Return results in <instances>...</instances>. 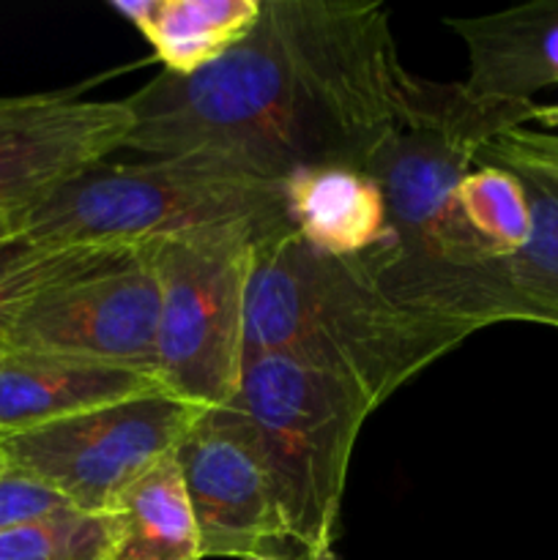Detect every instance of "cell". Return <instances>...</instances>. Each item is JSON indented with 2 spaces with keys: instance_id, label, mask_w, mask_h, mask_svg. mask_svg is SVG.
I'll use <instances>...</instances> for the list:
<instances>
[{
  "instance_id": "obj_1",
  "label": "cell",
  "mask_w": 558,
  "mask_h": 560,
  "mask_svg": "<svg viewBox=\"0 0 558 560\" xmlns=\"http://www.w3.org/2000/svg\"><path fill=\"white\" fill-rule=\"evenodd\" d=\"M410 71L372 0H263L249 36L189 77L159 71L124 98V151L217 156L266 180L367 170L403 115Z\"/></svg>"
},
{
  "instance_id": "obj_2",
  "label": "cell",
  "mask_w": 558,
  "mask_h": 560,
  "mask_svg": "<svg viewBox=\"0 0 558 560\" xmlns=\"http://www.w3.org/2000/svg\"><path fill=\"white\" fill-rule=\"evenodd\" d=\"M536 102H485L460 85L410 74L403 115L364 173L381 186L394 244L370 277L399 304L474 331L507 320L501 257L460 222L454 191L479 151L534 120Z\"/></svg>"
},
{
  "instance_id": "obj_3",
  "label": "cell",
  "mask_w": 558,
  "mask_h": 560,
  "mask_svg": "<svg viewBox=\"0 0 558 560\" xmlns=\"http://www.w3.org/2000/svg\"><path fill=\"white\" fill-rule=\"evenodd\" d=\"M470 334L476 331L465 323L394 301L359 262L310 249L290 224L257 238L246 295V359L293 355L342 377L381 408Z\"/></svg>"
},
{
  "instance_id": "obj_4",
  "label": "cell",
  "mask_w": 558,
  "mask_h": 560,
  "mask_svg": "<svg viewBox=\"0 0 558 560\" xmlns=\"http://www.w3.org/2000/svg\"><path fill=\"white\" fill-rule=\"evenodd\" d=\"M222 224H288L282 184L202 153L98 162L11 217L14 233L53 246H142Z\"/></svg>"
},
{
  "instance_id": "obj_5",
  "label": "cell",
  "mask_w": 558,
  "mask_h": 560,
  "mask_svg": "<svg viewBox=\"0 0 558 560\" xmlns=\"http://www.w3.org/2000/svg\"><path fill=\"white\" fill-rule=\"evenodd\" d=\"M233 405L260 443L290 545L310 560H337L350 454L375 405L342 377L284 353L246 359Z\"/></svg>"
},
{
  "instance_id": "obj_6",
  "label": "cell",
  "mask_w": 558,
  "mask_h": 560,
  "mask_svg": "<svg viewBox=\"0 0 558 560\" xmlns=\"http://www.w3.org/2000/svg\"><path fill=\"white\" fill-rule=\"evenodd\" d=\"M271 230L222 224L156 241V375L175 397L208 410L233 405L244 377L252 260Z\"/></svg>"
},
{
  "instance_id": "obj_7",
  "label": "cell",
  "mask_w": 558,
  "mask_h": 560,
  "mask_svg": "<svg viewBox=\"0 0 558 560\" xmlns=\"http://www.w3.org/2000/svg\"><path fill=\"white\" fill-rule=\"evenodd\" d=\"M208 408L153 392L0 438L11 468L53 487L80 512L109 514L118 498L181 441Z\"/></svg>"
},
{
  "instance_id": "obj_8",
  "label": "cell",
  "mask_w": 558,
  "mask_h": 560,
  "mask_svg": "<svg viewBox=\"0 0 558 560\" xmlns=\"http://www.w3.org/2000/svg\"><path fill=\"white\" fill-rule=\"evenodd\" d=\"M159 304L156 244L129 246L107 266L38 295L5 342L156 375Z\"/></svg>"
},
{
  "instance_id": "obj_9",
  "label": "cell",
  "mask_w": 558,
  "mask_h": 560,
  "mask_svg": "<svg viewBox=\"0 0 558 560\" xmlns=\"http://www.w3.org/2000/svg\"><path fill=\"white\" fill-rule=\"evenodd\" d=\"M202 558L249 560L290 545L266 457L235 405L206 410L175 452Z\"/></svg>"
},
{
  "instance_id": "obj_10",
  "label": "cell",
  "mask_w": 558,
  "mask_h": 560,
  "mask_svg": "<svg viewBox=\"0 0 558 560\" xmlns=\"http://www.w3.org/2000/svg\"><path fill=\"white\" fill-rule=\"evenodd\" d=\"M135 118L120 102L71 93L0 98V217H16L60 184L124 151Z\"/></svg>"
},
{
  "instance_id": "obj_11",
  "label": "cell",
  "mask_w": 558,
  "mask_h": 560,
  "mask_svg": "<svg viewBox=\"0 0 558 560\" xmlns=\"http://www.w3.org/2000/svg\"><path fill=\"white\" fill-rule=\"evenodd\" d=\"M153 392L167 388L148 372L0 342V438Z\"/></svg>"
},
{
  "instance_id": "obj_12",
  "label": "cell",
  "mask_w": 558,
  "mask_h": 560,
  "mask_svg": "<svg viewBox=\"0 0 558 560\" xmlns=\"http://www.w3.org/2000/svg\"><path fill=\"white\" fill-rule=\"evenodd\" d=\"M279 184L290 230L310 249L370 273L394 244L383 191L364 170L306 167Z\"/></svg>"
},
{
  "instance_id": "obj_13",
  "label": "cell",
  "mask_w": 558,
  "mask_h": 560,
  "mask_svg": "<svg viewBox=\"0 0 558 560\" xmlns=\"http://www.w3.org/2000/svg\"><path fill=\"white\" fill-rule=\"evenodd\" d=\"M446 25L468 49L470 69L463 88L470 96L528 104L542 88L558 85V0L457 16Z\"/></svg>"
},
{
  "instance_id": "obj_14",
  "label": "cell",
  "mask_w": 558,
  "mask_h": 560,
  "mask_svg": "<svg viewBox=\"0 0 558 560\" xmlns=\"http://www.w3.org/2000/svg\"><path fill=\"white\" fill-rule=\"evenodd\" d=\"M109 9L140 31L164 71L189 77L249 36L263 0H113Z\"/></svg>"
},
{
  "instance_id": "obj_15",
  "label": "cell",
  "mask_w": 558,
  "mask_h": 560,
  "mask_svg": "<svg viewBox=\"0 0 558 560\" xmlns=\"http://www.w3.org/2000/svg\"><path fill=\"white\" fill-rule=\"evenodd\" d=\"M109 525V560H202L200 530L175 454L118 498Z\"/></svg>"
},
{
  "instance_id": "obj_16",
  "label": "cell",
  "mask_w": 558,
  "mask_h": 560,
  "mask_svg": "<svg viewBox=\"0 0 558 560\" xmlns=\"http://www.w3.org/2000/svg\"><path fill=\"white\" fill-rule=\"evenodd\" d=\"M503 164L525 186L531 206V238L514 255L501 257L509 320L558 323V175L523 162Z\"/></svg>"
},
{
  "instance_id": "obj_17",
  "label": "cell",
  "mask_w": 558,
  "mask_h": 560,
  "mask_svg": "<svg viewBox=\"0 0 558 560\" xmlns=\"http://www.w3.org/2000/svg\"><path fill=\"white\" fill-rule=\"evenodd\" d=\"M129 246H53L14 233L0 217V342L14 331L22 312L49 288L107 266Z\"/></svg>"
},
{
  "instance_id": "obj_18",
  "label": "cell",
  "mask_w": 558,
  "mask_h": 560,
  "mask_svg": "<svg viewBox=\"0 0 558 560\" xmlns=\"http://www.w3.org/2000/svg\"><path fill=\"white\" fill-rule=\"evenodd\" d=\"M460 222L490 255L509 257L531 238L525 186L503 164H476L454 191Z\"/></svg>"
},
{
  "instance_id": "obj_19",
  "label": "cell",
  "mask_w": 558,
  "mask_h": 560,
  "mask_svg": "<svg viewBox=\"0 0 558 560\" xmlns=\"http://www.w3.org/2000/svg\"><path fill=\"white\" fill-rule=\"evenodd\" d=\"M109 514L69 506L0 534V560H109Z\"/></svg>"
},
{
  "instance_id": "obj_20",
  "label": "cell",
  "mask_w": 558,
  "mask_h": 560,
  "mask_svg": "<svg viewBox=\"0 0 558 560\" xmlns=\"http://www.w3.org/2000/svg\"><path fill=\"white\" fill-rule=\"evenodd\" d=\"M69 506L71 503L44 481L11 468L9 463L5 468H0V534L33 523V520L49 517Z\"/></svg>"
},
{
  "instance_id": "obj_21",
  "label": "cell",
  "mask_w": 558,
  "mask_h": 560,
  "mask_svg": "<svg viewBox=\"0 0 558 560\" xmlns=\"http://www.w3.org/2000/svg\"><path fill=\"white\" fill-rule=\"evenodd\" d=\"M481 162H523L558 175V131H531L528 126L509 129L481 148L476 164Z\"/></svg>"
},
{
  "instance_id": "obj_22",
  "label": "cell",
  "mask_w": 558,
  "mask_h": 560,
  "mask_svg": "<svg viewBox=\"0 0 558 560\" xmlns=\"http://www.w3.org/2000/svg\"><path fill=\"white\" fill-rule=\"evenodd\" d=\"M249 560H310V558H306L295 545H282V547H277V550L260 552V556H255Z\"/></svg>"
},
{
  "instance_id": "obj_23",
  "label": "cell",
  "mask_w": 558,
  "mask_h": 560,
  "mask_svg": "<svg viewBox=\"0 0 558 560\" xmlns=\"http://www.w3.org/2000/svg\"><path fill=\"white\" fill-rule=\"evenodd\" d=\"M534 120L542 129H558V102L556 104H536Z\"/></svg>"
},
{
  "instance_id": "obj_24",
  "label": "cell",
  "mask_w": 558,
  "mask_h": 560,
  "mask_svg": "<svg viewBox=\"0 0 558 560\" xmlns=\"http://www.w3.org/2000/svg\"><path fill=\"white\" fill-rule=\"evenodd\" d=\"M0 468H5V457H3V452H0Z\"/></svg>"
},
{
  "instance_id": "obj_25",
  "label": "cell",
  "mask_w": 558,
  "mask_h": 560,
  "mask_svg": "<svg viewBox=\"0 0 558 560\" xmlns=\"http://www.w3.org/2000/svg\"><path fill=\"white\" fill-rule=\"evenodd\" d=\"M556 328H558V323H556Z\"/></svg>"
}]
</instances>
